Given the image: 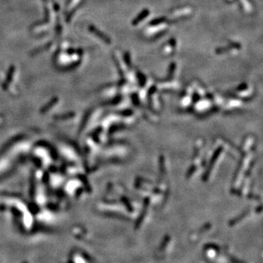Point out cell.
I'll return each instance as SVG.
<instances>
[{
	"label": "cell",
	"instance_id": "obj_1",
	"mask_svg": "<svg viewBox=\"0 0 263 263\" xmlns=\"http://www.w3.org/2000/svg\"><path fill=\"white\" fill-rule=\"evenodd\" d=\"M192 9L191 7H185L177 8L171 12V16H172L173 19H174V21L180 20L182 19H187V17L192 14Z\"/></svg>",
	"mask_w": 263,
	"mask_h": 263
},
{
	"label": "cell",
	"instance_id": "obj_2",
	"mask_svg": "<svg viewBox=\"0 0 263 263\" xmlns=\"http://www.w3.org/2000/svg\"><path fill=\"white\" fill-rule=\"evenodd\" d=\"M175 42L174 40L173 41L169 42L168 43H167L166 45H164V46H163L162 48V52L165 55H170L171 53H173V52L174 51L175 49Z\"/></svg>",
	"mask_w": 263,
	"mask_h": 263
},
{
	"label": "cell",
	"instance_id": "obj_3",
	"mask_svg": "<svg viewBox=\"0 0 263 263\" xmlns=\"http://www.w3.org/2000/svg\"><path fill=\"white\" fill-rule=\"evenodd\" d=\"M240 2H241V9L243 10L244 12L246 13H251V6L249 2V0H240Z\"/></svg>",
	"mask_w": 263,
	"mask_h": 263
},
{
	"label": "cell",
	"instance_id": "obj_4",
	"mask_svg": "<svg viewBox=\"0 0 263 263\" xmlns=\"http://www.w3.org/2000/svg\"><path fill=\"white\" fill-rule=\"evenodd\" d=\"M148 13H149V11H148V10H145L143 11V12H142L139 15L138 17L135 19V20L133 21V22H132L133 25H137V24H138V23L140 22V21H143L145 17H147Z\"/></svg>",
	"mask_w": 263,
	"mask_h": 263
},
{
	"label": "cell",
	"instance_id": "obj_5",
	"mask_svg": "<svg viewBox=\"0 0 263 263\" xmlns=\"http://www.w3.org/2000/svg\"><path fill=\"white\" fill-rule=\"evenodd\" d=\"M227 1V2H233V1H234L235 0H226Z\"/></svg>",
	"mask_w": 263,
	"mask_h": 263
}]
</instances>
